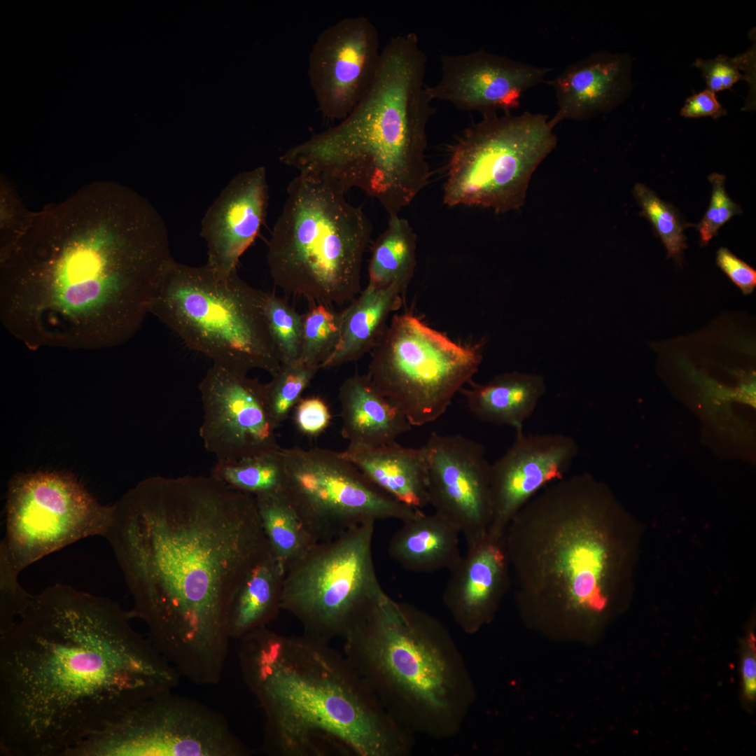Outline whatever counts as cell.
Segmentation results:
<instances>
[{
    "label": "cell",
    "mask_w": 756,
    "mask_h": 756,
    "mask_svg": "<svg viewBox=\"0 0 756 756\" xmlns=\"http://www.w3.org/2000/svg\"><path fill=\"white\" fill-rule=\"evenodd\" d=\"M617 511L587 473L552 482L523 505L502 538L521 601L576 617L603 612L622 564Z\"/></svg>",
    "instance_id": "8992f818"
},
{
    "label": "cell",
    "mask_w": 756,
    "mask_h": 756,
    "mask_svg": "<svg viewBox=\"0 0 756 756\" xmlns=\"http://www.w3.org/2000/svg\"><path fill=\"white\" fill-rule=\"evenodd\" d=\"M440 66L438 81L427 85L430 99L482 115L511 113L519 106L523 93L545 81L551 71L483 49L442 55Z\"/></svg>",
    "instance_id": "d6986e66"
},
{
    "label": "cell",
    "mask_w": 756,
    "mask_h": 756,
    "mask_svg": "<svg viewBox=\"0 0 756 756\" xmlns=\"http://www.w3.org/2000/svg\"><path fill=\"white\" fill-rule=\"evenodd\" d=\"M32 596L21 587L18 578L0 571V633L14 624Z\"/></svg>",
    "instance_id": "f35d334b"
},
{
    "label": "cell",
    "mask_w": 756,
    "mask_h": 756,
    "mask_svg": "<svg viewBox=\"0 0 756 756\" xmlns=\"http://www.w3.org/2000/svg\"><path fill=\"white\" fill-rule=\"evenodd\" d=\"M254 498L270 550L286 572L316 542L283 493Z\"/></svg>",
    "instance_id": "4dcf8cb0"
},
{
    "label": "cell",
    "mask_w": 756,
    "mask_h": 756,
    "mask_svg": "<svg viewBox=\"0 0 756 756\" xmlns=\"http://www.w3.org/2000/svg\"><path fill=\"white\" fill-rule=\"evenodd\" d=\"M717 263L744 294L750 293L756 286V271L726 248H720Z\"/></svg>",
    "instance_id": "60d3db41"
},
{
    "label": "cell",
    "mask_w": 756,
    "mask_h": 756,
    "mask_svg": "<svg viewBox=\"0 0 756 756\" xmlns=\"http://www.w3.org/2000/svg\"><path fill=\"white\" fill-rule=\"evenodd\" d=\"M381 52L377 29L364 16L343 18L320 33L308 75L325 117L341 120L356 106L373 82Z\"/></svg>",
    "instance_id": "ac0fdd59"
},
{
    "label": "cell",
    "mask_w": 756,
    "mask_h": 756,
    "mask_svg": "<svg viewBox=\"0 0 756 756\" xmlns=\"http://www.w3.org/2000/svg\"><path fill=\"white\" fill-rule=\"evenodd\" d=\"M339 400L341 433L350 444H388L412 428L401 410L377 390L367 374L345 379L339 389Z\"/></svg>",
    "instance_id": "d4e9b609"
},
{
    "label": "cell",
    "mask_w": 756,
    "mask_h": 756,
    "mask_svg": "<svg viewBox=\"0 0 756 756\" xmlns=\"http://www.w3.org/2000/svg\"><path fill=\"white\" fill-rule=\"evenodd\" d=\"M461 392L477 419L514 429L523 427L545 392L543 377L517 371L498 374L486 384L470 381Z\"/></svg>",
    "instance_id": "4316f807"
},
{
    "label": "cell",
    "mask_w": 756,
    "mask_h": 756,
    "mask_svg": "<svg viewBox=\"0 0 756 756\" xmlns=\"http://www.w3.org/2000/svg\"><path fill=\"white\" fill-rule=\"evenodd\" d=\"M429 504L459 530L469 547L486 537L492 520L490 464L484 445L460 434L433 433L423 446Z\"/></svg>",
    "instance_id": "e0dca14e"
},
{
    "label": "cell",
    "mask_w": 756,
    "mask_h": 756,
    "mask_svg": "<svg viewBox=\"0 0 756 756\" xmlns=\"http://www.w3.org/2000/svg\"><path fill=\"white\" fill-rule=\"evenodd\" d=\"M341 453L397 501L419 510L429 504L424 447H404L396 441L372 447L349 444Z\"/></svg>",
    "instance_id": "cb8c5ba5"
},
{
    "label": "cell",
    "mask_w": 756,
    "mask_h": 756,
    "mask_svg": "<svg viewBox=\"0 0 756 756\" xmlns=\"http://www.w3.org/2000/svg\"><path fill=\"white\" fill-rule=\"evenodd\" d=\"M642 214L652 224L667 250L668 256L678 258L686 248L683 225L675 209L641 183L634 188Z\"/></svg>",
    "instance_id": "d590c367"
},
{
    "label": "cell",
    "mask_w": 756,
    "mask_h": 756,
    "mask_svg": "<svg viewBox=\"0 0 756 756\" xmlns=\"http://www.w3.org/2000/svg\"><path fill=\"white\" fill-rule=\"evenodd\" d=\"M416 234L410 222L395 215L372 247L368 266L369 283L377 287L396 286L403 292L416 268Z\"/></svg>",
    "instance_id": "f546056e"
},
{
    "label": "cell",
    "mask_w": 756,
    "mask_h": 756,
    "mask_svg": "<svg viewBox=\"0 0 756 756\" xmlns=\"http://www.w3.org/2000/svg\"><path fill=\"white\" fill-rule=\"evenodd\" d=\"M294 421L300 433L315 437L328 428L331 413L326 402L320 397H307L301 398L295 405Z\"/></svg>",
    "instance_id": "ab89813d"
},
{
    "label": "cell",
    "mask_w": 756,
    "mask_h": 756,
    "mask_svg": "<svg viewBox=\"0 0 756 756\" xmlns=\"http://www.w3.org/2000/svg\"><path fill=\"white\" fill-rule=\"evenodd\" d=\"M484 342L461 343L412 313L395 314L372 350L367 374L412 426L436 421L472 381Z\"/></svg>",
    "instance_id": "8fae6325"
},
{
    "label": "cell",
    "mask_w": 756,
    "mask_h": 756,
    "mask_svg": "<svg viewBox=\"0 0 756 756\" xmlns=\"http://www.w3.org/2000/svg\"><path fill=\"white\" fill-rule=\"evenodd\" d=\"M460 534L456 526L437 512L426 514L420 510L413 518L402 522L390 539L388 552L408 571L451 572L463 556Z\"/></svg>",
    "instance_id": "484cf974"
},
{
    "label": "cell",
    "mask_w": 756,
    "mask_h": 756,
    "mask_svg": "<svg viewBox=\"0 0 756 756\" xmlns=\"http://www.w3.org/2000/svg\"><path fill=\"white\" fill-rule=\"evenodd\" d=\"M108 541L134 617L181 676L215 685L234 598L270 552L255 498L209 475L139 482L113 505Z\"/></svg>",
    "instance_id": "6da1fadb"
},
{
    "label": "cell",
    "mask_w": 756,
    "mask_h": 756,
    "mask_svg": "<svg viewBox=\"0 0 756 756\" xmlns=\"http://www.w3.org/2000/svg\"><path fill=\"white\" fill-rule=\"evenodd\" d=\"M302 316L303 328L299 359L320 368L339 342L342 313L335 311L331 306L313 304Z\"/></svg>",
    "instance_id": "d6a6232c"
},
{
    "label": "cell",
    "mask_w": 756,
    "mask_h": 756,
    "mask_svg": "<svg viewBox=\"0 0 756 756\" xmlns=\"http://www.w3.org/2000/svg\"><path fill=\"white\" fill-rule=\"evenodd\" d=\"M268 205L266 170L258 167L231 179L209 207L200 234L208 248V262L221 274L237 270L240 257L255 240Z\"/></svg>",
    "instance_id": "44dd1931"
},
{
    "label": "cell",
    "mask_w": 756,
    "mask_h": 756,
    "mask_svg": "<svg viewBox=\"0 0 756 756\" xmlns=\"http://www.w3.org/2000/svg\"><path fill=\"white\" fill-rule=\"evenodd\" d=\"M115 601L67 584L33 595L0 633V752L64 756L181 676Z\"/></svg>",
    "instance_id": "7a4b0ae2"
},
{
    "label": "cell",
    "mask_w": 756,
    "mask_h": 756,
    "mask_svg": "<svg viewBox=\"0 0 756 756\" xmlns=\"http://www.w3.org/2000/svg\"><path fill=\"white\" fill-rule=\"evenodd\" d=\"M548 115H482L449 150L443 200L505 213L522 207L534 172L557 143Z\"/></svg>",
    "instance_id": "9c48e42d"
},
{
    "label": "cell",
    "mask_w": 756,
    "mask_h": 756,
    "mask_svg": "<svg viewBox=\"0 0 756 756\" xmlns=\"http://www.w3.org/2000/svg\"><path fill=\"white\" fill-rule=\"evenodd\" d=\"M283 494L317 543L368 522H402L421 510L374 484L341 452L323 448H282Z\"/></svg>",
    "instance_id": "9a60e30c"
},
{
    "label": "cell",
    "mask_w": 756,
    "mask_h": 756,
    "mask_svg": "<svg viewBox=\"0 0 756 756\" xmlns=\"http://www.w3.org/2000/svg\"><path fill=\"white\" fill-rule=\"evenodd\" d=\"M426 54L413 32L382 49L367 93L336 125L279 158L298 172L321 175L345 192L359 189L388 216L399 215L427 186V126L435 112L425 83Z\"/></svg>",
    "instance_id": "5b68a950"
},
{
    "label": "cell",
    "mask_w": 756,
    "mask_h": 756,
    "mask_svg": "<svg viewBox=\"0 0 756 756\" xmlns=\"http://www.w3.org/2000/svg\"><path fill=\"white\" fill-rule=\"evenodd\" d=\"M243 680L262 708L274 756H390L391 719L345 655L309 636L262 628L238 640Z\"/></svg>",
    "instance_id": "277c9868"
},
{
    "label": "cell",
    "mask_w": 756,
    "mask_h": 756,
    "mask_svg": "<svg viewBox=\"0 0 756 756\" xmlns=\"http://www.w3.org/2000/svg\"><path fill=\"white\" fill-rule=\"evenodd\" d=\"M510 585L503 540L487 535L467 547L465 555L451 571L444 601L458 623L473 631L490 618Z\"/></svg>",
    "instance_id": "603a6c76"
},
{
    "label": "cell",
    "mask_w": 756,
    "mask_h": 756,
    "mask_svg": "<svg viewBox=\"0 0 756 756\" xmlns=\"http://www.w3.org/2000/svg\"><path fill=\"white\" fill-rule=\"evenodd\" d=\"M403 291L396 286L368 284L342 313L339 342L320 369L355 361L372 351L386 330L391 314L401 305Z\"/></svg>",
    "instance_id": "83f0119b"
},
{
    "label": "cell",
    "mask_w": 756,
    "mask_h": 756,
    "mask_svg": "<svg viewBox=\"0 0 756 756\" xmlns=\"http://www.w3.org/2000/svg\"><path fill=\"white\" fill-rule=\"evenodd\" d=\"M144 223L110 248L66 247L48 262L4 278L6 328L36 348L99 349L130 340L174 262L167 232Z\"/></svg>",
    "instance_id": "3957f363"
},
{
    "label": "cell",
    "mask_w": 756,
    "mask_h": 756,
    "mask_svg": "<svg viewBox=\"0 0 756 756\" xmlns=\"http://www.w3.org/2000/svg\"><path fill=\"white\" fill-rule=\"evenodd\" d=\"M279 449L230 461H216L210 475L253 497L282 493L285 468Z\"/></svg>",
    "instance_id": "1f68e13d"
},
{
    "label": "cell",
    "mask_w": 756,
    "mask_h": 756,
    "mask_svg": "<svg viewBox=\"0 0 756 756\" xmlns=\"http://www.w3.org/2000/svg\"><path fill=\"white\" fill-rule=\"evenodd\" d=\"M631 62L624 54L594 52L568 66L548 82L554 90L556 126L566 119L583 120L621 104L631 88Z\"/></svg>",
    "instance_id": "7402d4cb"
},
{
    "label": "cell",
    "mask_w": 756,
    "mask_h": 756,
    "mask_svg": "<svg viewBox=\"0 0 756 756\" xmlns=\"http://www.w3.org/2000/svg\"><path fill=\"white\" fill-rule=\"evenodd\" d=\"M113 505L100 504L73 476L20 474L8 484L0 568L15 577L41 558L83 538L104 537Z\"/></svg>",
    "instance_id": "4fadbf2b"
},
{
    "label": "cell",
    "mask_w": 756,
    "mask_h": 756,
    "mask_svg": "<svg viewBox=\"0 0 756 756\" xmlns=\"http://www.w3.org/2000/svg\"><path fill=\"white\" fill-rule=\"evenodd\" d=\"M514 430L510 447L490 464L492 520L487 535L497 539L532 496L566 476L579 450L574 438L566 434L527 435L523 427Z\"/></svg>",
    "instance_id": "ffe728a7"
},
{
    "label": "cell",
    "mask_w": 756,
    "mask_h": 756,
    "mask_svg": "<svg viewBox=\"0 0 756 756\" xmlns=\"http://www.w3.org/2000/svg\"><path fill=\"white\" fill-rule=\"evenodd\" d=\"M286 571L272 552L251 571L232 605L229 634L239 640L267 626L281 608Z\"/></svg>",
    "instance_id": "f1b7e54d"
},
{
    "label": "cell",
    "mask_w": 756,
    "mask_h": 756,
    "mask_svg": "<svg viewBox=\"0 0 756 756\" xmlns=\"http://www.w3.org/2000/svg\"><path fill=\"white\" fill-rule=\"evenodd\" d=\"M708 180L712 185L710 202L704 216L697 225L701 245L707 244L724 223L741 212L740 206L726 192L724 175L713 173Z\"/></svg>",
    "instance_id": "74e56055"
},
{
    "label": "cell",
    "mask_w": 756,
    "mask_h": 756,
    "mask_svg": "<svg viewBox=\"0 0 756 756\" xmlns=\"http://www.w3.org/2000/svg\"><path fill=\"white\" fill-rule=\"evenodd\" d=\"M267 295L246 283L237 270L225 274L207 264L174 261L150 313L214 365L244 375L260 369L272 376L281 363L265 314Z\"/></svg>",
    "instance_id": "ba28073f"
},
{
    "label": "cell",
    "mask_w": 756,
    "mask_h": 756,
    "mask_svg": "<svg viewBox=\"0 0 756 756\" xmlns=\"http://www.w3.org/2000/svg\"><path fill=\"white\" fill-rule=\"evenodd\" d=\"M318 370L319 366L298 359L281 364L272 380L264 384L268 409L276 428L287 419Z\"/></svg>",
    "instance_id": "836d02e7"
},
{
    "label": "cell",
    "mask_w": 756,
    "mask_h": 756,
    "mask_svg": "<svg viewBox=\"0 0 756 756\" xmlns=\"http://www.w3.org/2000/svg\"><path fill=\"white\" fill-rule=\"evenodd\" d=\"M125 710L64 756H250L253 751L216 710L173 693Z\"/></svg>",
    "instance_id": "5bb4252c"
},
{
    "label": "cell",
    "mask_w": 756,
    "mask_h": 756,
    "mask_svg": "<svg viewBox=\"0 0 756 756\" xmlns=\"http://www.w3.org/2000/svg\"><path fill=\"white\" fill-rule=\"evenodd\" d=\"M442 633L431 617L383 591L342 637L344 654L370 690L389 699L409 694L441 710L451 687L447 663L434 646Z\"/></svg>",
    "instance_id": "30bf717a"
},
{
    "label": "cell",
    "mask_w": 756,
    "mask_h": 756,
    "mask_svg": "<svg viewBox=\"0 0 756 756\" xmlns=\"http://www.w3.org/2000/svg\"><path fill=\"white\" fill-rule=\"evenodd\" d=\"M755 56V48H752L747 52L734 57L720 55L712 59H697L693 64L701 70L706 80L707 89L715 93L730 89L740 80L753 83L750 77L741 74L740 71H745L746 74L755 78V73H753Z\"/></svg>",
    "instance_id": "8d00e7d4"
},
{
    "label": "cell",
    "mask_w": 756,
    "mask_h": 756,
    "mask_svg": "<svg viewBox=\"0 0 756 756\" xmlns=\"http://www.w3.org/2000/svg\"><path fill=\"white\" fill-rule=\"evenodd\" d=\"M374 524L316 543L286 572L281 608L300 622L304 634L326 643L343 637L384 591L372 557Z\"/></svg>",
    "instance_id": "7c38bea8"
},
{
    "label": "cell",
    "mask_w": 756,
    "mask_h": 756,
    "mask_svg": "<svg viewBox=\"0 0 756 756\" xmlns=\"http://www.w3.org/2000/svg\"><path fill=\"white\" fill-rule=\"evenodd\" d=\"M742 663V679L743 691L748 699L752 700L756 694V652L755 640L752 636L749 640Z\"/></svg>",
    "instance_id": "7bdbcfd3"
},
{
    "label": "cell",
    "mask_w": 756,
    "mask_h": 756,
    "mask_svg": "<svg viewBox=\"0 0 756 756\" xmlns=\"http://www.w3.org/2000/svg\"><path fill=\"white\" fill-rule=\"evenodd\" d=\"M265 314L270 332L281 364L299 359L302 344L303 316L287 301L268 293Z\"/></svg>",
    "instance_id": "e575fe53"
},
{
    "label": "cell",
    "mask_w": 756,
    "mask_h": 756,
    "mask_svg": "<svg viewBox=\"0 0 756 756\" xmlns=\"http://www.w3.org/2000/svg\"><path fill=\"white\" fill-rule=\"evenodd\" d=\"M286 192L267 245L274 284L310 304L351 302L361 289L370 219L346 192L315 173L298 172Z\"/></svg>",
    "instance_id": "52a82bcc"
},
{
    "label": "cell",
    "mask_w": 756,
    "mask_h": 756,
    "mask_svg": "<svg viewBox=\"0 0 756 756\" xmlns=\"http://www.w3.org/2000/svg\"><path fill=\"white\" fill-rule=\"evenodd\" d=\"M203 409L200 435L217 461L237 460L279 449L265 386L217 365L199 384Z\"/></svg>",
    "instance_id": "2e32d148"
},
{
    "label": "cell",
    "mask_w": 756,
    "mask_h": 756,
    "mask_svg": "<svg viewBox=\"0 0 756 756\" xmlns=\"http://www.w3.org/2000/svg\"><path fill=\"white\" fill-rule=\"evenodd\" d=\"M726 113L715 93L708 89L687 99L680 111L681 115L688 118L710 116L717 119Z\"/></svg>",
    "instance_id": "b9f144b4"
}]
</instances>
